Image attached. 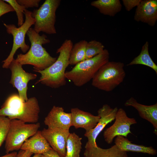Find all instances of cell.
<instances>
[{
  "label": "cell",
  "instance_id": "20",
  "mask_svg": "<svg viewBox=\"0 0 157 157\" xmlns=\"http://www.w3.org/2000/svg\"><path fill=\"white\" fill-rule=\"evenodd\" d=\"M91 5L97 9L101 14L110 17L114 16L122 9L119 0H97L92 1Z\"/></svg>",
  "mask_w": 157,
  "mask_h": 157
},
{
  "label": "cell",
  "instance_id": "3",
  "mask_svg": "<svg viewBox=\"0 0 157 157\" xmlns=\"http://www.w3.org/2000/svg\"><path fill=\"white\" fill-rule=\"evenodd\" d=\"M73 44L69 39L66 40L57 50L59 56L50 67L42 71H38L41 76L35 84L41 83L52 88H56L65 85V70L69 65V59Z\"/></svg>",
  "mask_w": 157,
  "mask_h": 157
},
{
  "label": "cell",
  "instance_id": "8",
  "mask_svg": "<svg viewBox=\"0 0 157 157\" xmlns=\"http://www.w3.org/2000/svg\"><path fill=\"white\" fill-rule=\"evenodd\" d=\"M60 0H46L38 9L32 12L35 19V31L39 33L42 32L48 34H55L56 12L60 4Z\"/></svg>",
  "mask_w": 157,
  "mask_h": 157
},
{
  "label": "cell",
  "instance_id": "23",
  "mask_svg": "<svg viewBox=\"0 0 157 157\" xmlns=\"http://www.w3.org/2000/svg\"><path fill=\"white\" fill-rule=\"evenodd\" d=\"M88 42L81 40L73 45L71 51L69 59V65H76L85 60V50Z\"/></svg>",
  "mask_w": 157,
  "mask_h": 157
},
{
  "label": "cell",
  "instance_id": "30",
  "mask_svg": "<svg viewBox=\"0 0 157 157\" xmlns=\"http://www.w3.org/2000/svg\"><path fill=\"white\" fill-rule=\"evenodd\" d=\"M32 153L26 151L20 150L17 153L16 157H41L42 154H34L31 157L33 154Z\"/></svg>",
  "mask_w": 157,
  "mask_h": 157
},
{
  "label": "cell",
  "instance_id": "16",
  "mask_svg": "<svg viewBox=\"0 0 157 157\" xmlns=\"http://www.w3.org/2000/svg\"><path fill=\"white\" fill-rule=\"evenodd\" d=\"M125 106H131L138 112L140 116L147 120L153 125L155 133L157 131V103L151 105H145L138 103L133 97H131L125 102Z\"/></svg>",
  "mask_w": 157,
  "mask_h": 157
},
{
  "label": "cell",
  "instance_id": "6",
  "mask_svg": "<svg viewBox=\"0 0 157 157\" xmlns=\"http://www.w3.org/2000/svg\"><path fill=\"white\" fill-rule=\"evenodd\" d=\"M40 124L37 122L27 124L18 119L10 120L9 131L5 140L6 154L20 149L25 141L38 130Z\"/></svg>",
  "mask_w": 157,
  "mask_h": 157
},
{
  "label": "cell",
  "instance_id": "7",
  "mask_svg": "<svg viewBox=\"0 0 157 157\" xmlns=\"http://www.w3.org/2000/svg\"><path fill=\"white\" fill-rule=\"evenodd\" d=\"M32 13L26 9L25 10V22L22 26L18 27L14 24H3L7 33L11 34L13 36V43L9 56L3 61V68H9L10 64L14 59V56L18 49L20 48L24 53H26L29 50L30 47L26 43L25 37L28 31L35 23V19L32 16Z\"/></svg>",
  "mask_w": 157,
  "mask_h": 157
},
{
  "label": "cell",
  "instance_id": "31",
  "mask_svg": "<svg viewBox=\"0 0 157 157\" xmlns=\"http://www.w3.org/2000/svg\"><path fill=\"white\" fill-rule=\"evenodd\" d=\"M41 157H61L53 149L49 150L41 154Z\"/></svg>",
  "mask_w": 157,
  "mask_h": 157
},
{
  "label": "cell",
  "instance_id": "9",
  "mask_svg": "<svg viewBox=\"0 0 157 157\" xmlns=\"http://www.w3.org/2000/svg\"><path fill=\"white\" fill-rule=\"evenodd\" d=\"M114 123L104 131L103 136L105 141L111 144L114 138L118 136L127 137L131 133L130 126L137 123L135 119L128 117L124 110L122 108L118 109Z\"/></svg>",
  "mask_w": 157,
  "mask_h": 157
},
{
  "label": "cell",
  "instance_id": "19",
  "mask_svg": "<svg viewBox=\"0 0 157 157\" xmlns=\"http://www.w3.org/2000/svg\"><path fill=\"white\" fill-rule=\"evenodd\" d=\"M115 144L121 150L148 154L155 155L156 150L152 147H147L143 145L132 143L126 137L122 136H116L115 140Z\"/></svg>",
  "mask_w": 157,
  "mask_h": 157
},
{
  "label": "cell",
  "instance_id": "21",
  "mask_svg": "<svg viewBox=\"0 0 157 157\" xmlns=\"http://www.w3.org/2000/svg\"><path fill=\"white\" fill-rule=\"evenodd\" d=\"M149 43L146 41L142 46L140 54L135 58L127 66L143 65L150 67L157 74V65L151 58L149 52Z\"/></svg>",
  "mask_w": 157,
  "mask_h": 157
},
{
  "label": "cell",
  "instance_id": "28",
  "mask_svg": "<svg viewBox=\"0 0 157 157\" xmlns=\"http://www.w3.org/2000/svg\"><path fill=\"white\" fill-rule=\"evenodd\" d=\"M142 0H122V2L126 10L131 11L133 8L137 6Z\"/></svg>",
  "mask_w": 157,
  "mask_h": 157
},
{
  "label": "cell",
  "instance_id": "1",
  "mask_svg": "<svg viewBox=\"0 0 157 157\" xmlns=\"http://www.w3.org/2000/svg\"><path fill=\"white\" fill-rule=\"evenodd\" d=\"M26 34L31 43V47L25 54H18L15 61L22 65L33 66L34 71L36 72L43 70L50 67L57 58L51 56L42 46V45L49 43L50 40L46 35L44 34L40 35L31 27Z\"/></svg>",
  "mask_w": 157,
  "mask_h": 157
},
{
  "label": "cell",
  "instance_id": "5",
  "mask_svg": "<svg viewBox=\"0 0 157 157\" xmlns=\"http://www.w3.org/2000/svg\"><path fill=\"white\" fill-rule=\"evenodd\" d=\"M124 67L122 62L109 61L96 73L92 79V85L106 92L113 90L124 80L126 76Z\"/></svg>",
  "mask_w": 157,
  "mask_h": 157
},
{
  "label": "cell",
  "instance_id": "18",
  "mask_svg": "<svg viewBox=\"0 0 157 157\" xmlns=\"http://www.w3.org/2000/svg\"><path fill=\"white\" fill-rule=\"evenodd\" d=\"M85 157H128L127 152L120 150L115 145L104 149L97 145L85 146Z\"/></svg>",
  "mask_w": 157,
  "mask_h": 157
},
{
  "label": "cell",
  "instance_id": "25",
  "mask_svg": "<svg viewBox=\"0 0 157 157\" xmlns=\"http://www.w3.org/2000/svg\"><path fill=\"white\" fill-rule=\"evenodd\" d=\"M4 1L9 4L15 11L18 19L17 24L18 27L22 26L24 23V14L26 9L25 7L19 4L16 0H4Z\"/></svg>",
  "mask_w": 157,
  "mask_h": 157
},
{
  "label": "cell",
  "instance_id": "22",
  "mask_svg": "<svg viewBox=\"0 0 157 157\" xmlns=\"http://www.w3.org/2000/svg\"><path fill=\"white\" fill-rule=\"evenodd\" d=\"M81 139L74 132L70 133L67 141L65 157H80L82 148Z\"/></svg>",
  "mask_w": 157,
  "mask_h": 157
},
{
  "label": "cell",
  "instance_id": "12",
  "mask_svg": "<svg viewBox=\"0 0 157 157\" xmlns=\"http://www.w3.org/2000/svg\"><path fill=\"white\" fill-rule=\"evenodd\" d=\"M41 132L51 148L61 157H65L67 141L70 133L69 130L44 128Z\"/></svg>",
  "mask_w": 157,
  "mask_h": 157
},
{
  "label": "cell",
  "instance_id": "27",
  "mask_svg": "<svg viewBox=\"0 0 157 157\" xmlns=\"http://www.w3.org/2000/svg\"><path fill=\"white\" fill-rule=\"evenodd\" d=\"M20 5L24 6L27 9L29 8L35 7L38 8L40 0H16Z\"/></svg>",
  "mask_w": 157,
  "mask_h": 157
},
{
  "label": "cell",
  "instance_id": "10",
  "mask_svg": "<svg viewBox=\"0 0 157 157\" xmlns=\"http://www.w3.org/2000/svg\"><path fill=\"white\" fill-rule=\"evenodd\" d=\"M22 66L15 59L13 60L9 67L11 72L9 83L17 89L20 98L26 101L28 99L27 94L28 83L30 80L35 79L37 75L26 72Z\"/></svg>",
  "mask_w": 157,
  "mask_h": 157
},
{
  "label": "cell",
  "instance_id": "13",
  "mask_svg": "<svg viewBox=\"0 0 157 157\" xmlns=\"http://www.w3.org/2000/svg\"><path fill=\"white\" fill-rule=\"evenodd\" d=\"M44 122L48 128L69 130L72 126V115L65 112L62 107L54 106L45 118Z\"/></svg>",
  "mask_w": 157,
  "mask_h": 157
},
{
  "label": "cell",
  "instance_id": "15",
  "mask_svg": "<svg viewBox=\"0 0 157 157\" xmlns=\"http://www.w3.org/2000/svg\"><path fill=\"white\" fill-rule=\"evenodd\" d=\"M71 113L72 126L76 129H84L86 132L93 129L100 118L98 115L95 116L91 113L81 110L77 108H71Z\"/></svg>",
  "mask_w": 157,
  "mask_h": 157
},
{
  "label": "cell",
  "instance_id": "17",
  "mask_svg": "<svg viewBox=\"0 0 157 157\" xmlns=\"http://www.w3.org/2000/svg\"><path fill=\"white\" fill-rule=\"evenodd\" d=\"M51 149L41 131L38 130L34 135L25 141L20 149L30 151L33 154H42Z\"/></svg>",
  "mask_w": 157,
  "mask_h": 157
},
{
  "label": "cell",
  "instance_id": "4",
  "mask_svg": "<svg viewBox=\"0 0 157 157\" xmlns=\"http://www.w3.org/2000/svg\"><path fill=\"white\" fill-rule=\"evenodd\" d=\"M109 53L104 49L99 54L76 65L69 71H66V79L77 87L82 86L92 80L99 69L109 61Z\"/></svg>",
  "mask_w": 157,
  "mask_h": 157
},
{
  "label": "cell",
  "instance_id": "14",
  "mask_svg": "<svg viewBox=\"0 0 157 157\" xmlns=\"http://www.w3.org/2000/svg\"><path fill=\"white\" fill-rule=\"evenodd\" d=\"M134 19L154 26L157 20V0H142L137 7Z\"/></svg>",
  "mask_w": 157,
  "mask_h": 157
},
{
  "label": "cell",
  "instance_id": "11",
  "mask_svg": "<svg viewBox=\"0 0 157 157\" xmlns=\"http://www.w3.org/2000/svg\"><path fill=\"white\" fill-rule=\"evenodd\" d=\"M118 109L117 107L111 108L107 104L104 105L97 111L100 119L95 127L91 131L85 132L84 135L88 141L85 145L97 146L96 139L108 123L115 120Z\"/></svg>",
  "mask_w": 157,
  "mask_h": 157
},
{
  "label": "cell",
  "instance_id": "32",
  "mask_svg": "<svg viewBox=\"0 0 157 157\" xmlns=\"http://www.w3.org/2000/svg\"><path fill=\"white\" fill-rule=\"evenodd\" d=\"M17 153V152L14 151L10 153L6 154L0 157H16Z\"/></svg>",
  "mask_w": 157,
  "mask_h": 157
},
{
  "label": "cell",
  "instance_id": "26",
  "mask_svg": "<svg viewBox=\"0 0 157 157\" xmlns=\"http://www.w3.org/2000/svg\"><path fill=\"white\" fill-rule=\"evenodd\" d=\"M10 120L6 116L0 115V147L5 141L8 134Z\"/></svg>",
  "mask_w": 157,
  "mask_h": 157
},
{
  "label": "cell",
  "instance_id": "29",
  "mask_svg": "<svg viewBox=\"0 0 157 157\" xmlns=\"http://www.w3.org/2000/svg\"><path fill=\"white\" fill-rule=\"evenodd\" d=\"M14 11L13 8L9 4L0 0V17L4 14Z\"/></svg>",
  "mask_w": 157,
  "mask_h": 157
},
{
  "label": "cell",
  "instance_id": "24",
  "mask_svg": "<svg viewBox=\"0 0 157 157\" xmlns=\"http://www.w3.org/2000/svg\"><path fill=\"white\" fill-rule=\"evenodd\" d=\"M104 46L100 42L92 40L88 42L85 50V60L93 57L102 52Z\"/></svg>",
  "mask_w": 157,
  "mask_h": 157
},
{
  "label": "cell",
  "instance_id": "2",
  "mask_svg": "<svg viewBox=\"0 0 157 157\" xmlns=\"http://www.w3.org/2000/svg\"><path fill=\"white\" fill-rule=\"evenodd\" d=\"M40 108L37 99L33 97L24 101L19 94H14L6 99L0 109V115L10 120L17 119L25 123H37Z\"/></svg>",
  "mask_w": 157,
  "mask_h": 157
}]
</instances>
